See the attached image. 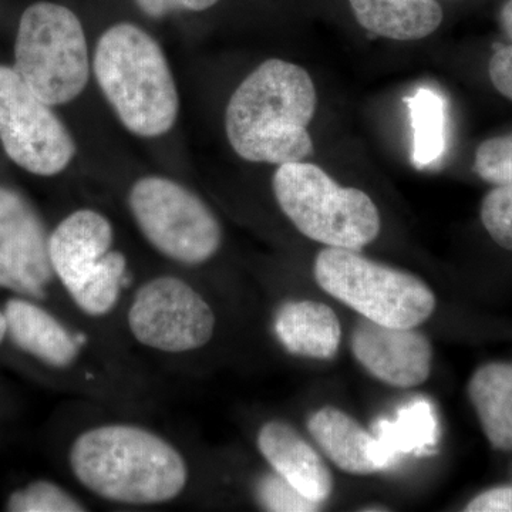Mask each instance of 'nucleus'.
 Here are the masks:
<instances>
[{
  "label": "nucleus",
  "instance_id": "1",
  "mask_svg": "<svg viewBox=\"0 0 512 512\" xmlns=\"http://www.w3.org/2000/svg\"><path fill=\"white\" fill-rule=\"evenodd\" d=\"M318 106L311 74L298 64L269 59L249 73L225 111L232 150L251 163L288 164L313 154L308 127Z\"/></svg>",
  "mask_w": 512,
  "mask_h": 512
},
{
  "label": "nucleus",
  "instance_id": "2",
  "mask_svg": "<svg viewBox=\"0 0 512 512\" xmlns=\"http://www.w3.org/2000/svg\"><path fill=\"white\" fill-rule=\"evenodd\" d=\"M70 468L90 493L110 503L157 505L180 497L190 471L183 454L136 424H103L70 447Z\"/></svg>",
  "mask_w": 512,
  "mask_h": 512
},
{
  "label": "nucleus",
  "instance_id": "3",
  "mask_svg": "<svg viewBox=\"0 0 512 512\" xmlns=\"http://www.w3.org/2000/svg\"><path fill=\"white\" fill-rule=\"evenodd\" d=\"M94 76L130 133L160 137L174 127L180 97L156 39L133 22H117L97 40Z\"/></svg>",
  "mask_w": 512,
  "mask_h": 512
},
{
  "label": "nucleus",
  "instance_id": "4",
  "mask_svg": "<svg viewBox=\"0 0 512 512\" xmlns=\"http://www.w3.org/2000/svg\"><path fill=\"white\" fill-rule=\"evenodd\" d=\"M272 188L282 212L312 241L360 252L379 237L382 221L372 198L342 187L318 165H279Z\"/></svg>",
  "mask_w": 512,
  "mask_h": 512
},
{
  "label": "nucleus",
  "instance_id": "5",
  "mask_svg": "<svg viewBox=\"0 0 512 512\" xmlns=\"http://www.w3.org/2000/svg\"><path fill=\"white\" fill-rule=\"evenodd\" d=\"M313 274L330 296L363 318L390 328H417L436 309V296L423 279L372 261L359 251L322 249Z\"/></svg>",
  "mask_w": 512,
  "mask_h": 512
},
{
  "label": "nucleus",
  "instance_id": "6",
  "mask_svg": "<svg viewBox=\"0 0 512 512\" xmlns=\"http://www.w3.org/2000/svg\"><path fill=\"white\" fill-rule=\"evenodd\" d=\"M13 69L50 106L70 103L86 89L89 49L83 23L62 3H33L19 20Z\"/></svg>",
  "mask_w": 512,
  "mask_h": 512
},
{
  "label": "nucleus",
  "instance_id": "7",
  "mask_svg": "<svg viewBox=\"0 0 512 512\" xmlns=\"http://www.w3.org/2000/svg\"><path fill=\"white\" fill-rule=\"evenodd\" d=\"M109 218L94 210H77L50 235L53 272L74 305L93 318L109 315L127 282V259L114 251Z\"/></svg>",
  "mask_w": 512,
  "mask_h": 512
},
{
  "label": "nucleus",
  "instance_id": "8",
  "mask_svg": "<svg viewBox=\"0 0 512 512\" xmlns=\"http://www.w3.org/2000/svg\"><path fill=\"white\" fill-rule=\"evenodd\" d=\"M128 207L148 244L177 264L202 265L220 251L217 215L177 181L158 175L140 178L128 192Z\"/></svg>",
  "mask_w": 512,
  "mask_h": 512
},
{
  "label": "nucleus",
  "instance_id": "9",
  "mask_svg": "<svg viewBox=\"0 0 512 512\" xmlns=\"http://www.w3.org/2000/svg\"><path fill=\"white\" fill-rule=\"evenodd\" d=\"M0 143L13 163L29 173L52 177L76 156V143L52 106L23 82L13 67L0 64Z\"/></svg>",
  "mask_w": 512,
  "mask_h": 512
},
{
  "label": "nucleus",
  "instance_id": "10",
  "mask_svg": "<svg viewBox=\"0 0 512 512\" xmlns=\"http://www.w3.org/2000/svg\"><path fill=\"white\" fill-rule=\"evenodd\" d=\"M215 322L210 303L184 279L171 275L141 285L127 315L128 329L138 343L173 355L208 345Z\"/></svg>",
  "mask_w": 512,
  "mask_h": 512
},
{
  "label": "nucleus",
  "instance_id": "11",
  "mask_svg": "<svg viewBox=\"0 0 512 512\" xmlns=\"http://www.w3.org/2000/svg\"><path fill=\"white\" fill-rule=\"evenodd\" d=\"M50 235L25 197L0 185V288L43 299L52 282Z\"/></svg>",
  "mask_w": 512,
  "mask_h": 512
},
{
  "label": "nucleus",
  "instance_id": "12",
  "mask_svg": "<svg viewBox=\"0 0 512 512\" xmlns=\"http://www.w3.org/2000/svg\"><path fill=\"white\" fill-rule=\"evenodd\" d=\"M350 348L370 375L389 386L412 389L430 377L433 348L416 328H390L362 316L353 329Z\"/></svg>",
  "mask_w": 512,
  "mask_h": 512
},
{
  "label": "nucleus",
  "instance_id": "13",
  "mask_svg": "<svg viewBox=\"0 0 512 512\" xmlns=\"http://www.w3.org/2000/svg\"><path fill=\"white\" fill-rule=\"evenodd\" d=\"M259 451L299 493L322 504L333 491V477L322 457L291 424L281 420L265 423L256 437Z\"/></svg>",
  "mask_w": 512,
  "mask_h": 512
},
{
  "label": "nucleus",
  "instance_id": "14",
  "mask_svg": "<svg viewBox=\"0 0 512 512\" xmlns=\"http://www.w3.org/2000/svg\"><path fill=\"white\" fill-rule=\"evenodd\" d=\"M308 430L325 456L346 473L369 476L392 463L380 440L336 407L313 413Z\"/></svg>",
  "mask_w": 512,
  "mask_h": 512
},
{
  "label": "nucleus",
  "instance_id": "15",
  "mask_svg": "<svg viewBox=\"0 0 512 512\" xmlns=\"http://www.w3.org/2000/svg\"><path fill=\"white\" fill-rule=\"evenodd\" d=\"M276 338L291 355L330 360L338 353L342 328L330 306L315 301H289L276 312Z\"/></svg>",
  "mask_w": 512,
  "mask_h": 512
},
{
  "label": "nucleus",
  "instance_id": "16",
  "mask_svg": "<svg viewBox=\"0 0 512 512\" xmlns=\"http://www.w3.org/2000/svg\"><path fill=\"white\" fill-rule=\"evenodd\" d=\"M8 333L19 349L53 367L72 365L80 346L62 323L35 303L12 299L5 306Z\"/></svg>",
  "mask_w": 512,
  "mask_h": 512
},
{
  "label": "nucleus",
  "instance_id": "17",
  "mask_svg": "<svg viewBox=\"0 0 512 512\" xmlns=\"http://www.w3.org/2000/svg\"><path fill=\"white\" fill-rule=\"evenodd\" d=\"M349 5L367 32L399 42L433 35L444 19L437 0H349Z\"/></svg>",
  "mask_w": 512,
  "mask_h": 512
},
{
  "label": "nucleus",
  "instance_id": "18",
  "mask_svg": "<svg viewBox=\"0 0 512 512\" xmlns=\"http://www.w3.org/2000/svg\"><path fill=\"white\" fill-rule=\"evenodd\" d=\"M467 393L491 447L512 451L511 363L491 362L478 367Z\"/></svg>",
  "mask_w": 512,
  "mask_h": 512
},
{
  "label": "nucleus",
  "instance_id": "19",
  "mask_svg": "<svg viewBox=\"0 0 512 512\" xmlns=\"http://www.w3.org/2000/svg\"><path fill=\"white\" fill-rule=\"evenodd\" d=\"M404 101L412 120L413 165L421 170L439 161L446 151V101L426 87Z\"/></svg>",
  "mask_w": 512,
  "mask_h": 512
},
{
  "label": "nucleus",
  "instance_id": "20",
  "mask_svg": "<svg viewBox=\"0 0 512 512\" xmlns=\"http://www.w3.org/2000/svg\"><path fill=\"white\" fill-rule=\"evenodd\" d=\"M434 430L436 424L429 404L419 402L403 410L394 423L384 421L380 424L376 437L383 444L393 463L399 451L407 453L417 448L431 446L434 443Z\"/></svg>",
  "mask_w": 512,
  "mask_h": 512
},
{
  "label": "nucleus",
  "instance_id": "21",
  "mask_svg": "<svg viewBox=\"0 0 512 512\" xmlns=\"http://www.w3.org/2000/svg\"><path fill=\"white\" fill-rule=\"evenodd\" d=\"M8 511L12 512H82L84 505L50 481H36L10 495Z\"/></svg>",
  "mask_w": 512,
  "mask_h": 512
},
{
  "label": "nucleus",
  "instance_id": "22",
  "mask_svg": "<svg viewBox=\"0 0 512 512\" xmlns=\"http://www.w3.org/2000/svg\"><path fill=\"white\" fill-rule=\"evenodd\" d=\"M480 217L495 244L512 251V183L495 185L487 192Z\"/></svg>",
  "mask_w": 512,
  "mask_h": 512
},
{
  "label": "nucleus",
  "instance_id": "23",
  "mask_svg": "<svg viewBox=\"0 0 512 512\" xmlns=\"http://www.w3.org/2000/svg\"><path fill=\"white\" fill-rule=\"evenodd\" d=\"M474 170L487 183H512V133L481 143L474 158Z\"/></svg>",
  "mask_w": 512,
  "mask_h": 512
},
{
  "label": "nucleus",
  "instance_id": "24",
  "mask_svg": "<svg viewBox=\"0 0 512 512\" xmlns=\"http://www.w3.org/2000/svg\"><path fill=\"white\" fill-rule=\"evenodd\" d=\"M256 498L266 511L313 512L320 508V504L313 503L276 473L266 474L258 481Z\"/></svg>",
  "mask_w": 512,
  "mask_h": 512
},
{
  "label": "nucleus",
  "instance_id": "25",
  "mask_svg": "<svg viewBox=\"0 0 512 512\" xmlns=\"http://www.w3.org/2000/svg\"><path fill=\"white\" fill-rule=\"evenodd\" d=\"M220 2L221 0H133L138 12L153 20H163L185 13L208 12Z\"/></svg>",
  "mask_w": 512,
  "mask_h": 512
},
{
  "label": "nucleus",
  "instance_id": "26",
  "mask_svg": "<svg viewBox=\"0 0 512 512\" xmlns=\"http://www.w3.org/2000/svg\"><path fill=\"white\" fill-rule=\"evenodd\" d=\"M488 74L495 90L512 101V45L495 49L488 63Z\"/></svg>",
  "mask_w": 512,
  "mask_h": 512
},
{
  "label": "nucleus",
  "instance_id": "27",
  "mask_svg": "<svg viewBox=\"0 0 512 512\" xmlns=\"http://www.w3.org/2000/svg\"><path fill=\"white\" fill-rule=\"evenodd\" d=\"M468 512H512V487H495L474 497Z\"/></svg>",
  "mask_w": 512,
  "mask_h": 512
},
{
  "label": "nucleus",
  "instance_id": "28",
  "mask_svg": "<svg viewBox=\"0 0 512 512\" xmlns=\"http://www.w3.org/2000/svg\"><path fill=\"white\" fill-rule=\"evenodd\" d=\"M498 20H500L501 30L512 40V0H507L504 3L500 15H498Z\"/></svg>",
  "mask_w": 512,
  "mask_h": 512
},
{
  "label": "nucleus",
  "instance_id": "29",
  "mask_svg": "<svg viewBox=\"0 0 512 512\" xmlns=\"http://www.w3.org/2000/svg\"><path fill=\"white\" fill-rule=\"evenodd\" d=\"M6 333H8V323H6L5 312L0 311V343L5 339Z\"/></svg>",
  "mask_w": 512,
  "mask_h": 512
}]
</instances>
